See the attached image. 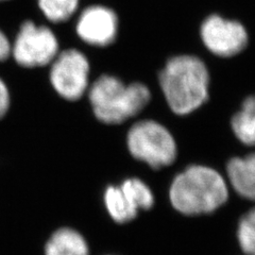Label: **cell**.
<instances>
[{"label": "cell", "mask_w": 255, "mask_h": 255, "mask_svg": "<svg viewBox=\"0 0 255 255\" xmlns=\"http://www.w3.org/2000/svg\"><path fill=\"white\" fill-rule=\"evenodd\" d=\"M48 80L60 98L78 101L90 87V62L75 48L61 50L48 66Z\"/></svg>", "instance_id": "6"}, {"label": "cell", "mask_w": 255, "mask_h": 255, "mask_svg": "<svg viewBox=\"0 0 255 255\" xmlns=\"http://www.w3.org/2000/svg\"><path fill=\"white\" fill-rule=\"evenodd\" d=\"M238 242L246 255H255V207L247 213L238 226Z\"/></svg>", "instance_id": "14"}, {"label": "cell", "mask_w": 255, "mask_h": 255, "mask_svg": "<svg viewBox=\"0 0 255 255\" xmlns=\"http://www.w3.org/2000/svg\"><path fill=\"white\" fill-rule=\"evenodd\" d=\"M119 29L116 12L105 4H91L79 14L76 33L85 44L106 47L115 42Z\"/></svg>", "instance_id": "9"}, {"label": "cell", "mask_w": 255, "mask_h": 255, "mask_svg": "<svg viewBox=\"0 0 255 255\" xmlns=\"http://www.w3.org/2000/svg\"><path fill=\"white\" fill-rule=\"evenodd\" d=\"M11 60V41L0 29V64Z\"/></svg>", "instance_id": "16"}, {"label": "cell", "mask_w": 255, "mask_h": 255, "mask_svg": "<svg viewBox=\"0 0 255 255\" xmlns=\"http://www.w3.org/2000/svg\"><path fill=\"white\" fill-rule=\"evenodd\" d=\"M231 185L242 197L255 201V152L245 157H235L228 163Z\"/></svg>", "instance_id": "10"}, {"label": "cell", "mask_w": 255, "mask_h": 255, "mask_svg": "<svg viewBox=\"0 0 255 255\" xmlns=\"http://www.w3.org/2000/svg\"><path fill=\"white\" fill-rule=\"evenodd\" d=\"M228 185L220 173L202 165L189 166L174 178L169 190L172 206L187 216L210 214L228 200Z\"/></svg>", "instance_id": "2"}, {"label": "cell", "mask_w": 255, "mask_h": 255, "mask_svg": "<svg viewBox=\"0 0 255 255\" xmlns=\"http://www.w3.org/2000/svg\"><path fill=\"white\" fill-rule=\"evenodd\" d=\"M12 93L9 84L0 76V122L9 115L12 108Z\"/></svg>", "instance_id": "15"}, {"label": "cell", "mask_w": 255, "mask_h": 255, "mask_svg": "<svg viewBox=\"0 0 255 255\" xmlns=\"http://www.w3.org/2000/svg\"><path fill=\"white\" fill-rule=\"evenodd\" d=\"M159 84L172 112L186 115L207 100L210 75L199 58L178 55L167 62L159 75Z\"/></svg>", "instance_id": "1"}, {"label": "cell", "mask_w": 255, "mask_h": 255, "mask_svg": "<svg viewBox=\"0 0 255 255\" xmlns=\"http://www.w3.org/2000/svg\"><path fill=\"white\" fill-rule=\"evenodd\" d=\"M200 36L207 49L223 58L241 53L249 42L248 32L242 22L219 14H211L203 20Z\"/></svg>", "instance_id": "8"}, {"label": "cell", "mask_w": 255, "mask_h": 255, "mask_svg": "<svg viewBox=\"0 0 255 255\" xmlns=\"http://www.w3.org/2000/svg\"><path fill=\"white\" fill-rule=\"evenodd\" d=\"M130 153L152 168L171 165L177 157V143L164 126L153 121L138 122L128 133Z\"/></svg>", "instance_id": "5"}, {"label": "cell", "mask_w": 255, "mask_h": 255, "mask_svg": "<svg viewBox=\"0 0 255 255\" xmlns=\"http://www.w3.org/2000/svg\"><path fill=\"white\" fill-rule=\"evenodd\" d=\"M0 1H7V0H0Z\"/></svg>", "instance_id": "17"}, {"label": "cell", "mask_w": 255, "mask_h": 255, "mask_svg": "<svg viewBox=\"0 0 255 255\" xmlns=\"http://www.w3.org/2000/svg\"><path fill=\"white\" fill-rule=\"evenodd\" d=\"M37 3L48 21L62 23L77 13L80 0H37Z\"/></svg>", "instance_id": "13"}, {"label": "cell", "mask_w": 255, "mask_h": 255, "mask_svg": "<svg viewBox=\"0 0 255 255\" xmlns=\"http://www.w3.org/2000/svg\"><path fill=\"white\" fill-rule=\"evenodd\" d=\"M45 255H89V246L77 230L61 228L48 239Z\"/></svg>", "instance_id": "11"}, {"label": "cell", "mask_w": 255, "mask_h": 255, "mask_svg": "<svg viewBox=\"0 0 255 255\" xmlns=\"http://www.w3.org/2000/svg\"><path fill=\"white\" fill-rule=\"evenodd\" d=\"M87 93L94 115L107 125L122 124L137 115L151 98L145 84L126 85L116 77L109 75L99 77Z\"/></svg>", "instance_id": "3"}, {"label": "cell", "mask_w": 255, "mask_h": 255, "mask_svg": "<svg viewBox=\"0 0 255 255\" xmlns=\"http://www.w3.org/2000/svg\"><path fill=\"white\" fill-rule=\"evenodd\" d=\"M60 51L59 38L53 30L32 20L21 23L11 42V60L23 69L48 67Z\"/></svg>", "instance_id": "4"}, {"label": "cell", "mask_w": 255, "mask_h": 255, "mask_svg": "<svg viewBox=\"0 0 255 255\" xmlns=\"http://www.w3.org/2000/svg\"><path fill=\"white\" fill-rule=\"evenodd\" d=\"M231 125L235 136L244 145L255 146V95L244 101L241 111L234 115Z\"/></svg>", "instance_id": "12"}, {"label": "cell", "mask_w": 255, "mask_h": 255, "mask_svg": "<svg viewBox=\"0 0 255 255\" xmlns=\"http://www.w3.org/2000/svg\"><path fill=\"white\" fill-rule=\"evenodd\" d=\"M105 204L112 219L126 223L136 218L139 210H150L154 196L141 180L132 178L119 186H109L105 191Z\"/></svg>", "instance_id": "7"}]
</instances>
